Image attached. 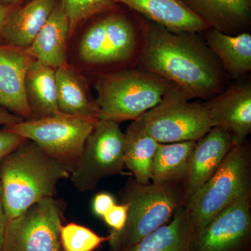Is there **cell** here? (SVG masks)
<instances>
[{
    "label": "cell",
    "instance_id": "obj_1",
    "mask_svg": "<svg viewBox=\"0 0 251 251\" xmlns=\"http://www.w3.org/2000/svg\"><path fill=\"white\" fill-rule=\"evenodd\" d=\"M194 33H178L145 21L140 69L169 81L188 99L221 93L222 76L209 51Z\"/></svg>",
    "mask_w": 251,
    "mask_h": 251
},
{
    "label": "cell",
    "instance_id": "obj_2",
    "mask_svg": "<svg viewBox=\"0 0 251 251\" xmlns=\"http://www.w3.org/2000/svg\"><path fill=\"white\" fill-rule=\"evenodd\" d=\"M70 173L31 140L26 139L0 161L5 214L18 217L33 204L53 198L60 180Z\"/></svg>",
    "mask_w": 251,
    "mask_h": 251
},
{
    "label": "cell",
    "instance_id": "obj_3",
    "mask_svg": "<svg viewBox=\"0 0 251 251\" xmlns=\"http://www.w3.org/2000/svg\"><path fill=\"white\" fill-rule=\"evenodd\" d=\"M80 26L84 28L77 43V59L97 75L114 72L140 56L145 21L132 17L120 4Z\"/></svg>",
    "mask_w": 251,
    "mask_h": 251
},
{
    "label": "cell",
    "instance_id": "obj_4",
    "mask_svg": "<svg viewBox=\"0 0 251 251\" xmlns=\"http://www.w3.org/2000/svg\"><path fill=\"white\" fill-rule=\"evenodd\" d=\"M173 86L166 79L142 69L98 74L94 87L99 120L119 124L135 121L158 105Z\"/></svg>",
    "mask_w": 251,
    "mask_h": 251
},
{
    "label": "cell",
    "instance_id": "obj_5",
    "mask_svg": "<svg viewBox=\"0 0 251 251\" xmlns=\"http://www.w3.org/2000/svg\"><path fill=\"white\" fill-rule=\"evenodd\" d=\"M128 218L120 232L112 231V251H123L171 221L176 211L186 204L184 193L175 185L142 184L131 179L122 191Z\"/></svg>",
    "mask_w": 251,
    "mask_h": 251
},
{
    "label": "cell",
    "instance_id": "obj_6",
    "mask_svg": "<svg viewBox=\"0 0 251 251\" xmlns=\"http://www.w3.org/2000/svg\"><path fill=\"white\" fill-rule=\"evenodd\" d=\"M251 173L249 146L234 144L216 173L186 201L194 237L227 206L251 195Z\"/></svg>",
    "mask_w": 251,
    "mask_h": 251
},
{
    "label": "cell",
    "instance_id": "obj_7",
    "mask_svg": "<svg viewBox=\"0 0 251 251\" xmlns=\"http://www.w3.org/2000/svg\"><path fill=\"white\" fill-rule=\"evenodd\" d=\"M97 118L71 116L59 112L51 116L5 126L15 134L35 143L72 173L80 158Z\"/></svg>",
    "mask_w": 251,
    "mask_h": 251
},
{
    "label": "cell",
    "instance_id": "obj_8",
    "mask_svg": "<svg viewBox=\"0 0 251 251\" xmlns=\"http://www.w3.org/2000/svg\"><path fill=\"white\" fill-rule=\"evenodd\" d=\"M189 100L173 85L158 105L137 120L158 143L197 141L213 127L205 105Z\"/></svg>",
    "mask_w": 251,
    "mask_h": 251
},
{
    "label": "cell",
    "instance_id": "obj_9",
    "mask_svg": "<svg viewBox=\"0 0 251 251\" xmlns=\"http://www.w3.org/2000/svg\"><path fill=\"white\" fill-rule=\"evenodd\" d=\"M125 168L124 133L120 124L98 120L70 178L81 192L94 191L100 180L120 174Z\"/></svg>",
    "mask_w": 251,
    "mask_h": 251
},
{
    "label": "cell",
    "instance_id": "obj_10",
    "mask_svg": "<svg viewBox=\"0 0 251 251\" xmlns=\"http://www.w3.org/2000/svg\"><path fill=\"white\" fill-rule=\"evenodd\" d=\"M64 202L48 198L8 221L1 251H62Z\"/></svg>",
    "mask_w": 251,
    "mask_h": 251
},
{
    "label": "cell",
    "instance_id": "obj_11",
    "mask_svg": "<svg viewBox=\"0 0 251 251\" xmlns=\"http://www.w3.org/2000/svg\"><path fill=\"white\" fill-rule=\"evenodd\" d=\"M251 233V195H247L221 211L195 236L192 251H242Z\"/></svg>",
    "mask_w": 251,
    "mask_h": 251
},
{
    "label": "cell",
    "instance_id": "obj_12",
    "mask_svg": "<svg viewBox=\"0 0 251 251\" xmlns=\"http://www.w3.org/2000/svg\"><path fill=\"white\" fill-rule=\"evenodd\" d=\"M34 59L27 49L0 43V108L32 119L25 94V78Z\"/></svg>",
    "mask_w": 251,
    "mask_h": 251
},
{
    "label": "cell",
    "instance_id": "obj_13",
    "mask_svg": "<svg viewBox=\"0 0 251 251\" xmlns=\"http://www.w3.org/2000/svg\"><path fill=\"white\" fill-rule=\"evenodd\" d=\"M205 105L212 127L228 131L234 144H242L251 132V85L239 83L221 92Z\"/></svg>",
    "mask_w": 251,
    "mask_h": 251
},
{
    "label": "cell",
    "instance_id": "obj_14",
    "mask_svg": "<svg viewBox=\"0 0 251 251\" xmlns=\"http://www.w3.org/2000/svg\"><path fill=\"white\" fill-rule=\"evenodd\" d=\"M234 145L232 135L221 127H213L196 141L184 181L186 202L216 173Z\"/></svg>",
    "mask_w": 251,
    "mask_h": 251
},
{
    "label": "cell",
    "instance_id": "obj_15",
    "mask_svg": "<svg viewBox=\"0 0 251 251\" xmlns=\"http://www.w3.org/2000/svg\"><path fill=\"white\" fill-rule=\"evenodd\" d=\"M150 22L178 33H196L211 29L181 0H114Z\"/></svg>",
    "mask_w": 251,
    "mask_h": 251
},
{
    "label": "cell",
    "instance_id": "obj_16",
    "mask_svg": "<svg viewBox=\"0 0 251 251\" xmlns=\"http://www.w3.org/2000/svg\"><path fill=\"white\" fill-rule=\"evenodd\" d=\"M70 38V23L59 0L27 50L35 60L57 69L68 64V42Z\"/></svg>",
    "mask_w": 251,
    "mask_h": 251
},
{
    "label": "cell",
    "instance_id": "obj_17",
    "mask_svg": "<svg viewBox=\"0 0 251 251\" xmlns=\"http://www.w3.org/2000/svg\"><path fill=\"white\" fill-rule=\"evenodd\" d=\"M59 0H29L18 6L5 25L1 44L28 49Z\"/></svg>",
    "mask_w": 251,
    "mask_h": 251
},
{
    "label": "cell",
    "instance_id": "obj_18",
    "mask_svg": "<svg viewBox=\"0 0 251 251\" xmlns=\"http://www.w3.org/2000/svg\"><path fill=\"white\" fill-rule=\"evenodd\" d=\"M209 27L235 34L251 23V0H181Z\"/></svg>",
    "mask_w": 251,
    "mask_h": 251
},
{
    "label": "cell",
    "instance_id": "obj_19",
    "mask_svg": "<svg viewBox=\"0 0 251 251\" xmlns=\"http://www.w3.org/2000/svg\"><path fill=\"white\" fill-rule=\"evenodd\" d=\"M59 112L71 116L99 119V110L85 77L68 63L55 71Z\"/></svg>",
    "mask_w": 251,
    "mask_h": 251
},
{
    "label": "cell",
    "instance_id": "obj_20",
    "mask_svg": "<svg viewBox=\"0 0 251 251\" xmlns=\"http://www.w3.org/2000/svg\"><path fill=\"white\" fill-rule=\"evenodd\" d=\"M194 231L186 204L168 224L123 251H192Z\"/></svg>",
    "mask_w": 251,
    "mask_h": 251
},
{
    "label": "cell",
    "instance_id": "obj_21",
    "mask_svg": "<svg viewBox=\"0 0 251 251\" xmlns=\"http://www.w3.org/2000/svg\"><path fill=\"white\" fill-rule=\"evenodd\" d=\"M56 69L34 59L25 78V94L32 119L43 118L59 112Z\"/></svg>",
    "mask_w": 251,
    "mask_h": 251
},
{
    "label": "cell",
    "instance_id": "obj_22",
    "mask_svg": "<svg viewBox=\"0 0 251 251\" xmlns=\"http://www.w3.org/2000/svg\"><path fill=\"white\" fill-rule=\"evenodd\" d=\"M209 50L233 77L251 71V35L248 32L229 34L215 29L206 30Z\"/></svg>",
    "mask_w": 251,
    "mask_h": 251
},
{
    "label": "cell",
    "instance_id": "obj_23",
    "mask_svg": "<svg viewBox=\"0 0 251 251\" xmlns=\"http://www.w3.org/2000/svg\"><path fill=\"white\" fill-rule=\"evenodd\" d=\"M158 144L137 120L128 126L124 133L125 167L132 172L137 182L150 184L151 164Z\"/></svg>",
    "mask_w": 251,
    "mask_h": 251
},
{
    "label": "cell",
    "instance_id": "obj_24",
    "mask_svg": "<svg viewBox=\"0 0 251 251\" xmlns=\"http://www.w3.org/2000/svg\"><path fill=\"white\" fill-rule=\"evenodd\" d=\"M196 141L159 143L151 164V180L157 185H175L184 181Z\"/></svg>",
    "mask_w": 251,
    "mask_h": 251
},
{
    "label": "cell",
    "instance_id": "obj_25",
    "mask_svg": "<svg viewBox=\"0 0 251 251\" xmlns=\"http://www.w3.org/2000/svg\"><path fill=\"white\" fill-rule=\"evenodd\" d=\"M110 237H100L85 226L71 223L60 229L61 247L63 251H94Z\"/></svg>",
    "mask_w": 251,
    "mask_h": 251
},
{
    "label": "cell",
    "instance_id": "obj_26",
    "mask_svg": "<svg viewBox=\"0 0 251 251\" xmlns=\"http://www.w3.org/2000/svg\"><path fill=\"white\" fill-rule=\"evenodd\" d=\"M70 23L71 37L87 20L115 7L114 0H60Z\"/></svg>",
    "mask_w": 251,
    "mask_h": 251
},
{
    "label": "cell",
    "instance_id": "obj_27",
    "mask_svg": "<svg viewBox=\"0 0 251 251\" xmlns=\"http://www.w3.org/2000/svg\"><path fill=\"white\" fill-rule=\"evenodd\" d=\"M128 204L123 202L115 204L103 216L104 221L114 232H120L125 227L128 218Z\"/></svg>",
    "mask_w": 251,
    "mask_h": 251
},
{
    "label": "cell",
    "instance_id": "obj_28",
    "mask_svg": "<svg viewBox=\"0 0 251 251\" xmlns=\"http://www.w3.org/2000/svg\"><path fill=\"white\" fill-rule=\"evenodd\" d=\"M25 140L5 128L0 129V161Z\"/></svg>",
    "mask_w": 251,
    "mask_h": 251
},
{
    "label": "cell",
    "instance_id": "obj_29",
    "mask_svg": "<svg viewBox=\"0 0 251 251\" xmlns=\"http://www.w3.org/2000/svg\"><path fill=\"white\" fill-rule=\"evenodd\" d=\"M116 204L115 198L108 193H100L96 195L92 202V209L94 214L103 218L110 209Z\"/></svg>",
    "mask_w": 251,
    "mask_h": 251
},
{
    "label": "cell",
    "instance_id": "obj_30",
    "mask_svg": "<svg viewBox=\"0 0 251 251\" xmlns=\"http://www.w3.org/2000/svg\"><path fill=\"white\" fill-rule=\"evenodd\" d=\"M20 5H3L0 4V43L1 44V37L5 25L9 19L10 15L12 14L16 8Z\"/></svg>",
    "mask_w": 251,
    "mask_h": 251
},
{
    "label": "cell",
    "instance_id": "obj_31",
    "mask_svg": "<svg viewBox=\"0 0 251 251\" xmlns=\"http://www.w3.org/2000/svg\"><path fill=\"white\" fill-rule=\"evenodd\" d=\"M22 117L11 113L4 108H0V125L8 126L23 122Z\"/></svg>",
    "mask_w": 251,
    "mask_h": 251
},
{
    "label": "cell",
    "instance_id": "obj_32",
    "mask_svg": "<svg viewBox=\"0 0 251 251\" xmlns=\"http://www.w3.org/2000/svg\"><path fill=\"white\" fill-rule=\"evenodd\" d=\"M8 221L5 214L4 200H3L2 187L0 180V233L4 234Z\"/></svg>",
    "mask_w": 251,
    "mask_h": 251
},
{
    "label": "cell",
    "instance_id": "obj_33",
    "mask_svg": "<svg viewBox=\"0 0 251 251\" xmlns=\"http://www.w3.org/2000/svg\"><path fill=\"white\" fill-rule=\"evenodd\" d=\"M29 0H0V4L3 5H19Z\"/></svg>",
    "mask_w": 251,
    "mask_h": 251
},
{
    "label": "cell",
    "instance_id": "obj_34",
    "mask_svg": "<svg viewBox=\"0 0 251 251\" xmlns=\"http://www.w3.org/2000/svg\"><path fill=\"white\" fill-rule=\"evenodd\" d=\"M4 234L0 233V251L2 250L3 244H4Z\"/></svg>",
    "mask_w": 251,
    "mask_h": 251
}]
</instances>
